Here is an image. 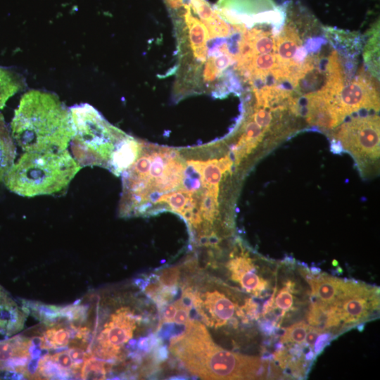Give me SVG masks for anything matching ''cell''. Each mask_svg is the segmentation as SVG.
I'll return each instance as SVG.
<instances>
[{"label": "cell", "instance_id": "obj_4", "mask_svg": "<svg viewBox=\"0 0 380 380\" xmlns=\"http://www.w3.org/2000/svg\"><path fill=\"white\" fill-rule=\"evenodd\" d=\"M70 112L73 158L82 167L100 166L110 170L115 155L129 137L109 125L87 103L75 106Z\"/></svg>", "mask_w": 380, "mask_h": 380}, {"label": "cell", "instance_id": "obj_19", "mask_svg": "<svg viewBox=\"0 0 380 380\" xmlns=\"http://www.w3.org/2000/svg\"><path fill=\"white\" fill-rule=\"evenodd\" d=\"M370 298H373L374 296H352L334 303L339 308L341 321L351 324L366 317L370 308L368 301Z\"/></svg>", "mask_w": 380, "mask_h": 380}, {"label": "cell", "instance_id": "obj_38", "mask_svg": "<svg viewBox=\"0 0 380 380\" xmlns=\"http://www.w3.org/2000/svg\"><path fill=\"white\" fill-rule=\"evenodd\" d=\"M217 163L222 174L229 171L232 165V161L229 156H225L217 160Z\"/></svg>", "mask_w": 380, "mask_h": 380}, {"label": "cell", "instance_id": "obj_26", "mask_svg": "<svg viewBox=\"0 0 380 380\" xmlns=\"http://www.w3.org/2000/svg\"><path fill=\"white\" fill-rule=\"evenodd\" d=\"M108 362L94 356L87 357L83 362L80 377L82 379H103L110 369Z\"/></svg>", "mask_w": 380, "mask_h": 380}, {"label": "cell", "instance_id": "obj_16", "mask_svg": "<svg viewBox=\"0 0 380 380\" xmlns=\"http://www.w3.org/2000/svg\"><path fill=\"white\" fill-rule=\"evenodd\" d=\"M308 281L317 300L327 304L341 300L344 281L326 275L310 278Z\"/></svg>", "mask_w": 380, "mask_h": 380}, {"label": "cell", "instance_id": "obj_34", "mask_svg": "<svg viewBox=\"0 0 380 380\" xmlns=\"http://www.w3.org/2000/svg\"><path fill=\"white\" fill-rule=\"evenodd\" d=\"M331 338V334L327 332L321 333L317 336L313 345L315 355H319L324 350Z\"/></svg>", "mask_w": 380, "mask_h": 380}, {"label": "cell", "instance_id": "obj_32", "mask_svg": "<svg viewBox=\"0 0 380 380\" xmlns=\"http://www.w3.org/2000/svg\"><path fill=\"white\" fill-rule=\"evenodd\" d=\"M269 109V108H268ZM271 110H267L266 108H258L254 113L253 118V120L262 128L265 132L270 127L272 115Z\"/></svg>", "mask_w": 380, "mask_h": 380}, {"label": "cell", "instance_id": "obj_24", "mask_svg": "<svg viewBox=\"0 0 380 380\" xmlns=\"http://www.w3.org/2000/svg\"><path fill=\"white\" fill-rule=\"evenodd\" d=\"M23 86L20 77L14 71L0 66V109Z\"/></svg>", "mask_w": 380, "mask_h": 380}, {"label": "cell", "instance_id": "obj_25", "mask_svg": "<svg viewBox=\"0 0 380 380\" xmlns=\"http://www.w3.org/2000/svg\"><path fill=\"white\" fill-rule=\"evenodd\" d=\"M379 24L374 25L369 32V37L365 47L364 59L367 68L372 75L379 77Z\"/></svg>", "mask_w": 380, "mask_h": 380}, {"label": "cell", "instance_id": "obj_17", "mask_svg": "<svg viewBox=\"0 0 380 380\" xmlns=\"http://www.w3.org/2000/svg\"><path fill=\"white\" fill-rule=\"evenodd\" d=\"M308 321L322 331L336 327L341 321L339 308L336 304H327L316 300L310 305Z\"/></svg>", "mask_w": 380, "mask_h": 380}, {"label": "cell", "instance_id": "obj_14", "mask_svg": "<svg viewBox=\"0 0 380 380\" xmlns=\"http://www.w3.org/2000/svg\"><path fill=\"white\" fill-rule=\"evenodd\" d=\"M232 279L248 293L260 294L267 287V282L260 277L251 258L241 255L228 263Z\"/></svg>", "mask_w": 380, "mask_h": 380}, {"label": "cell", "instance_id": "obj_1", "mask_svg": "<svg viewBox=\"0 0 380 380\" xmlns=\"http://www.w3.org/2000/svg\"><path fill=\"white\" fill-rule=\"evenodd\" d=\"M185 325L184 332L171 340L170 348L192 374L205 379L274 377L275 365L270 362L220 348L198 322L189 320Z\"/></svg>", "mask_w": 380, "mask_h": 380}, {"label": "cell", "instance_id": "obj_35", "mask_svg": "<svg viewBox=\"0 0 380 380\" xmlns=\"http://www.w3.org/2000/svg\"><path fill=\"white\" fill-rule=\"evenodd\" d=\"M321 333L322 331H320L319 329H317L315 327L310 326L308 327L304 341L305 346L312 348L316 338Z\"/></svg>", "mask_w": 380, "mask_h": 380}, {"label": "cell", "instance_id": "obj_33", "mask_svg": "<svg viewBox=\"0 0 380 380\" xmlns=\"http://www.w3.org/2000/svg\"><path fill=\"white\" fill-rule=\"evenodd\" d=\"M177 312L173 322L177 324H186L189 319L190 308L187 305L184 298L176 301Z\"/></svg>", "mask_w": 380, "mask_h": 380}, {"label": "cell", "instance_id": "obj_36", "mask_svg": "<svg viewBox=\"0 0 380 380\" xmlns=\"http://www.w3.org/2000/svg\"><path fill=\"white\" fill-rule=\"evenodd\" d=\"M177 312L176 302L169 304L165 307L163 310V321L165 322H173L175 315Z\"/></svg>", "mask_w": 380, "mask_h": 380}, {"label": "cell", "instance_id": "obj_39", "mask_svg": "<svg viewBox=\"0 0 380 380\" xmlns=\"http://www.w3.org/2000/svg\"><path fill=\"white\" fill-rule=\"evenodd\" d=\"M1 379V378H0Z\"/></svg>", "mask_w": 380, "mask_h": 380}, {"label": "cell", "instance_id": "obj_27", "mask_svg": "<svg viewBox=\"0 0 380 380\" xmlns=\"http://www.w3.org/2000/svg\"><path fill=\"white\" fill-rule=\"evenodd\" d=\"M308 327L305 322L301 321L286 328L281 336V343H302L305 341Z\"/></svg>", "mask_w": 380, "mask_h": 380}, {"label": "cell", "instance_id": "obj_13", "mask_svg": "<svg viewBox=\"0 0 380 380\" xmlns=\"http://www.w3.org/2000/svg\"><path fill=\"white\" fill-rule=\"evenodd\" d=\"M28 315L23 305L0 285V335L10 337L22 331Z\"/></svg>", "mask_w": 380, "mask_h": 380}, {"label": "cell", "instance_id": "obj_7", "mask_svg": "<svg viewBox=\"0 0 380 380\" xmlns=\"http://www.w3.org/2000/svg\"><path fill=\"white\" fill-rule=\"evenodd\" d=\"M222 15L234 24H267L277 34L283 26L285 11L272 0H220Z\"/></svg>", "mask_w": 380, "mask_h": 380}, {"label": "cell", "instance_id": "obj_6", "mask_svg": "<svg viewBox=\"0 0 380 380\" xmlns=\"http://www.w3.org/2000/svg\"><path fill=\"white\" fill-rule=\"evenodd\" d=\"M334 137L360 165L379 158V118L376 115L353 118L337 129Z\"/></svg>", "mask_w": 380, "mask_h": 380}, {"label": "cell", "instance_id": "obj_23", "mask_svg": "<svg viewBox=\"0 0 380 380\" xmlns=\"http://www.w3.org/2000/svg\"><path fill=\"white\" fill-rule=\"evenodd\" d=\"M176 155L169 158L163 175L156 179V186L160 191H169L177 187L182 181L184 167L182 164L173 160Z\"/></svg>", "mask_w": 380, "mask_h": 380}, {"label": "cell", "instance_id": "obj_5", "mask_svg": "<svg viewBox=\"0 0 380 380\" xmlns=\"http://www.w3.org/2000/svg\"><path fill=\"white\" fill-rule=\"evenodd\" d=\"M140 320L141 317L130 308H118L102 326H95L89 353L108 362L120 360Z\"/></svg>", "mask_w": 380, "mask_h": 380}, {"label": "cell", "instance_id": "obj_2", "mask_svg": "<svg viewBox=\"0 0 380 380\" xmlns=\"http://www.w3.org/2000/svg\"><path fill=\"white\" fill-rule=\"evenodd\" d=\"M11 135L25 152L67 148L73 136L70 112L54 94H25L11 122Z\"/></svg>", "mask_w": 380, "mask_h": 380}, {"label": "cell", "instance_id": "obj_37", "mask_svg": "<svg viewBox=\"0 0 380 380\" xmlns=\"http://www.w3.org/2000/svg\"><path fill=\"white\" fill-rule=\"evenodd\" d=\"M218 72L213 61H209L205 70V77L208 80H213Z\"/></svg>", "mask_w": 380, "mask_h": 380}, {"label": "cell", "instance_id": "obj_18", "mask_svg": "<svg viewBox=\"0 0 380 380\" xmlns=\"http://www.w3.org/2000/svg\"><path fill=\"white\" fill-rule=\"evenodd\" d=\"M327 37L345 57L354 60L361 46L357 33L324 27Z\"/></svg>", "mask_w": 380, "mask_h": 380}, {"label": "cell", "instance_id": "obj_21", "mask_svg": "<svg viewBox=\"0 0 380 380\" xmlns=\"http://www.w3.org/2000/svg\"><path fill=\"white\" fill-rule=\"evenodd\" d=\"M265 132L254 120L247 123L244 132L234 150L237 164L258 146Z\"/></svg>", "mask_w": 380, "mask_h": 380}, {"label": "cell", "instance_id": "obj_22", "mask_svg": "<svg viewBox=\"0 0 380 380\" xmlns=\"http://www.w3.org/2000/svg\"><path fill=\"white\" fill-rule=\"evenodd\" d=\"M185 20L189 30L190 42L195 56L202 61L206 57L207 29L198 20L193 17L187 8Z\"/></svg>", "mask_w": 380, "mask_h": 380}, {"label": "cell", "instance_id": "obj_20", "mask_svg": "<svg viewBox=\"0 0 380 380\" xmlns=\"http://www.w3.org/2000/svg\"><path fill=\"white\" fill-rule=\"evenodd\" d=\"M16 148L4 118L0 113V184L14 163Z\"/></svg>", "mask_w": 380, "mask_h": 380}, {"label": "cell", "instance_id": "obj_31", "mask_svg": "<svg viewBox=\"0 0 380 380\" xmlns=\"http://www.w3.org/2000/svg\"><path fill=\"white\" fill-rule=\"evenodd\" d=\"M293 290L289 289L286 285L282 288L277 293L275 298L276 306L282 310L281 317H282L285 312L289 310L293 303V296L291 292Z\"/></svg>", "mask_w": 380, "mask_h": 380}, {"label": "cell", "instance_id": "obj_12", "mask_svg": "<svg viewBox=\"0 0 380 380\" xmlns=\"http://www.w3.org/2000/svg\"><path fill=\"white\" fill-rule=\"evenodd\" d=\"M30 336L16 335L0 341V371L15 379H24L25 368L32 360Z\"/></svg>", "mask_w": 380, "mask_h": 380}, {"label": "cell", "instance_id": "obj_28", "mask_svg": "<svg viewBox=\"0 0 380 380\" xmlns=\"http://www.w3.org/2000/svg\"><path fill=\"white\" fill-rule=\"evenodd\" d=\"M191 196L190 191L184 190L164 195L160 197L157 202L165 201L174 211L181 213Z\"/></svg>", "mask_w": 380, "mask_h": 380}, {"label": "cell", "instance_id": "obj_15", "mask_svg": "<svg viewBox=\"0 0 380 380\" xmlns=\"http://www.w3.org/2000/svg\"><path fill=\"white\" fill-rule=\"evenodd\" d=\"M32 333L38 334L42 337V349L58 350L69 347L75 339L76 330L69 324L58 323L44 325L41 323Z\"/></svg>", "mask_w": 380, "mask_h": 380}, {"label": "cell", "instance_id": "obj_10", "mask_svg": "<svg viewBox=\"0 0 380 380\" xmlns=\"http://www.w3.org/2000/svg\"><path fill=\"white\" fill-rule=\"evenodd\" d=\"M191 303L204 322L220 327L231 321L237 305L223 293L217 290L191 291Z\"/></svg>", "mask_w": 380, "mask_h": 380}, {"label": "cell", "instance_id": "obj_30", "mask_svg": "<svg viewBox=\"0 0 380 380\" xmlns=\"http://www.w3.org/2000/svg\"><path fill=\"white\" fill-rule=\"evenodd\" d=\"M201 179L202 177L201 173L189 163V166L186 169L184 173V184L185 190L191 191L198 189L201 184Z\"/></svg>", "mask_w": 380, "mask_h": 380}, {"label": "cell", "instance_id": "obj_29", "mask_svg": "<svg viewBox=\"0 0 380 380\" xmlns=\"http://www.w3.org/2000/svg\"><path fill=\"white\" fill-rule=\"evenodd\" d=\"M179 278V270L177 267H172L161 272L158 277V281L164 288L175 290Z\"/></svg>", "mask_w": 380, "mask_h": 380}, {"label": "cell", "instance_id": "obj_3", "mask_svg": "<svg viewBox=\"0 0 380 380\" xmlns=\"http://www.w3.org/2000/svg\"><path fill=\"white\" fill-rule=\"evenodd\" d=\"M81 168L67 149L25 152L13 164L4 182L22 196L50 195L65 189Z\"/></svg>", "mask_w": 380, "mask_h": 380}, {"label": "cell", "instance_id": "obj_9", "mask_svg": "<svg viewBox=\"0 0 380 380\" xmlns=\"http://www.w3.org/2000/svg\"><path fill=\"white\" fill-rule=\"evenodd\" d=\"M83 362L81 351L75 348L44 354L38 360L35 379H79Z\"/></svg>", "mask_w": 380, "mask_h": 380}, {"label": "cell", "instance_id": "obj_8", "mask_svg": "<svg viewBox=\"0 0 380 380\" xmlns=\"http://www.w3.org/2000/svg\"><path fill=\"white\" fill-rule=\"evenodd\" d=\"M341 114L346 117L361 109L379 110L377 85L371 76L362 73L343 86L336 99Z\"/></svg>", "mask_w": 380, "mask_h": 380}, {"label": "cell", "instance_id": "obj_11", "mask_svg": "<svg viewBox=\"0 0 380 380\" xmlns=\"http://www.w3.org/2000/svg\"><path fill=\"white\" fill-rule=\"evenodd\" d=\"M335 97L323 89L310 91L303 96L304 106L300 108L306 121L322 129H331L345 118L334 102Z\"/></svg>", "mask_w": 380, "mask_h": 380}]
</instances>
